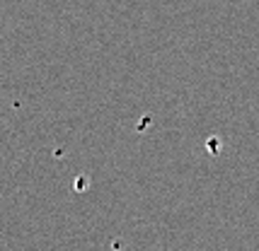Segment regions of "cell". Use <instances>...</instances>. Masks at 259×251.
Instances as JSON below:
<instances>
[]
</instances>
